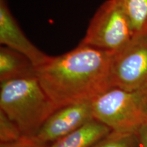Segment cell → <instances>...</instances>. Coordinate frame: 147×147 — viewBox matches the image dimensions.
Returning <instances> with one entry per match:
<instances>
[{"mask_svg":"<svg viewBox=\"0 0 147 147\" xmlns=\"http://www.w3.org/2000/svg\"><path fill=\"white\" fill-rule=\"evenodd\" d=\"M113 54L79 44L72 50L51 57L36 68V77L56 107L93 102L111 88Z\"/></svg>","mask_w":147,"mask_h":147,"instance_id":"1","label":"cell"},{"mask_svg":"<svg viewBox=\"0 0 147 147\" xmlns=\"http://www.w3.org/2000/svg\"><path fill=\"white\" fill-rule=\"evenodd\" d=\"M57 109L36 76L0 84V111L17 125L23 136L34 137Z\"/></svg>","mask_w":147,"mask_h":147,"instance_id":"2","label":"cell"},{"mask_svg":"<svg viewBox=\"0 0 147 147\" xmlns=\"http://www.w3.org/2000/svg\"><path fill=\"white\" fill-rule=\"evenodd\" d=\"M94 118L112 131L135 134L147 124V87L110 88L92 102Z\"/></svg>","mask_w":147,"mask_h":147,"instance_id":"3","label":"cell"},{"mask_svg":"<svg viewBox=\"0 0 147 147\" xmlns=\"http://www.w3.org/2000/svg\"><path fill=\"white\" fill-rule=\"evenodd\" d=\"M134 37L127 16L117 1L106 0L91 18L80 44L114 54Z\"/></svg>","mask_w":147,"mask_h":147,"instance_id":"4","label":"cell"},{"mask_svg":"<svg viewBox=\"0 0 147 147\" xmlns=\"http://www.w3.org/2000/svg\"><path fill=\"white\" fill-rule=\"evenodd\" d=\"M110 81L111 88L147 87V35L134 36L125 47L113 54Z\"/></svg>","mask_w":147,"mask_h":147,"instance_id":"5","label":"cell"},{"mask_svg":"<svg viewBox=\"0 0 147 147\" xmlns=\"http://www.w3.org/2000/svg\"><path fill=\"white\" fill-rule=\"evenodd\" d=\"M93 119L92 102L63 106L49 116L34 138L42 144L50 145Z\"/></svg>","mask_w":147,"mask_h":147,"instance_id":"6","label":"cell"},{"mask_svg":"<svg viewBox=\"0 0 147 147\" xmlns=\"http://www.w3.org/2000/svg\"><path fill=\"white\" fill-rule=\"evenodd\" d=\"M0 44L27 57L37 67L51 56L40 50L28 39L11 12L8 0H0Z\"/></svg>","mask_w":147,"mask_h":147,"instance_id":"7","label":"cell"},{"mask_svg":"<svg viewBox=\"0 0 147 147\" xmlns=\"http://www.w3.org/2000/svg\"><path fill=\"white\" fill-rule=\"evenodd\" d=\"M36 76V67L22 53L4 46L0 47V82Z\"/></svg>","mask_w":147,"mask_h":147,"instance_id":"8","label":"cell"},{"mask_svg":"<svg viewBox=\"0 0 147 147\" xmlns=\"http://www.w3.org/2000/svg\"><path fill=\"white\" fill-rule=\"evenodd\" d=\"M111 131L108 126L93 119L48 147H93Z\"/></svg>","mask_w":147,"mask_h":147,"instance_id":"9","label":"cell"},{"mask_svg":"<svg viewBox=\"0 0 147 147\" xmlns=\"http://www.w3.org/2000/svg\"><path fill=\"white\" fill-rule=\"evenodd\" d=\"M127 16L134 36L147 35V0H116Z\"/></svg>","mask_w":147,"mask_h":147,"instance_id":"10","label":"cell"},{"mask_svg":"<svg viewBox=\"0 0 147 147\" xmlns=\"http://www.w3.org/2000/svg\"><path fill=\"white\" fill-rule=\"evenodd\" d=\"M93 147H140L135 134L111 131Z\"/></svg>","mask_w":147,"mask_h":147,"instance_id":"11","label":"cell"},{"mask_svg":"<svg viewBox=\"0 0 147 147\" xmlns=\"http://www.w3.org/2000/svg\"><path fill=\"white\" fill-rule=\"evenodd\" d=\"M23 137L17 125L0 111V143H10Z\"/></svg>","mask_w":147,"mask_h":147,"instance_id":"12","label":"cell"},{"mask_svg":"<svg viewBox=\"0 0 147 147\" xmlns=\"http://www.w3.org/2000/svg\"><path fill=\"white\" fill-rule=\"evenodd\" d=\"M49 145L38 142L34 137L23 136L18 140L10 143H0V147H48Z\"/></svg>","mask_w":147,"mask_h":147,"instance_id":"13","label":"cell"},{"mask_svg":"<svg viewBox=\"0 0 147 147\" xmlns=\"http://www.w3.org/2000/svg\"><path fill=\"white\" fill-rule=\"evenodd\" d=\"M135 134L138 139L140 147H147V124L140 127Z\"/></svg>","mask_w":147,"mask_h":147,"instance_id":"14","label":"cell"}]
</instances>
